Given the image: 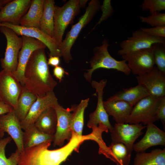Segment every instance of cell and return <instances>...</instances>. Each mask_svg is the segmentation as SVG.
I'll return each mask as SVG.
<instances>
[{"label": "cell", "mask_w": 165, "mask_h": 165, "mask_svg": "<svg viewBox=\"0 0 165 165\" xmlns=\"http://www.w3.org/2000/svg\"><path fill=\"white\" fill-rule=\"evenodd\" d=\"M100 2L98 0H92L89 3L84 14L79 21L73 25L67 32L64 39L59 45L61 57L65 62L68 63L72 59L71 50L72 47L82 28L92 19L100 9Z\"/></svg>", "instance_id": "cell-5"}, {"label": "cell", "mask_w": 165, "mask_h": 165, "mask_svg": "<svg viewBox=\"0 0 165 165\" xmlns=\"http://www.w3.org/2000/svg\"><path fill=\"white\" fill-rule=\"evenodd\" d=\"M105 109L108 116H112L117 123H126L133 107L121 100L108 99L104 101Z\"/></svg>", "instance_id": "cell-20"}, {"label": "cell", "mask_w": 165, "mask_h": 165, "mask_svg": "<svg viewBox=\"0 0 165 165\" xmlns=\"http://www.w3.org/2000/svg\"><path fill=\"white\" fill-rule=\"evenodd\" d=\"M156 118L157 120H160L165 127V96L160 98L156 111Z\"/></svg>", "instance_id": "cell-35"}, {"label": "cell", "mask_w": 165, "mask_h": 165, "mask_svg": "<svg viewBox=\"0 0 165 165\" xmlns=\"http://www.w3.org/2000/svg\"><path fill=\"white\" fill-rule=\"evenodd\" d=\"M109 45L108 41L104 39L101 45L94 49L93 56L89 62L90 68L87 70L83 74L87 81L91 82L93 73L99 68L114 69L126 75H129L131 73L126 61L117 60L110 55L108 50Z\"/></svg>", "instance_id": "cell-3"}, {"label": "cell", "mask_w": 165, "mask_h": 165, "mask_svg": "<svg viewBox=\"0 0 165 165\" xmlns=\"http://www.w3.org/2000/svg\"><path fill=\"white\" fill-rule=\"evenodd\" d=\"M147 130L142 138L134 144L133 150L137 153L145 152L148 148L154 146L165 145V132L153 123L146 125Z\"/></svg>", "instance_id": "cell-19"}, {"label": "cell", "mask_w": 165, "mask_h": 165, "mask_svg": "<svg viewBox=\"0 0 165 165\" xmlns=\"http://www.w3.org/2000/svg\"><path fill=\"white\" fill-rule=\"evenodd\" d=\"M158 43H165V38L151 36L140 28L133 31L131 36L119 44L120 49L118 51L120 56L152 47Z\"/></svg>", "instance_id": "cell-8"}, {"label": "cell", "mask_w": 165, "mask_h": 165, "mask_svg": "<svg viewBox=\"0 0 165 165\" xmlns=\"http://www.w3.org/2000/svg\"><path fill=\"white\" fill-rule=\"evenodd\" d=\"M58 104L57 98L53 91L44 96L37 97L25 119L20 123L22 129L24 130L29 126L34 124L44 111L49 107H53Z\"/></svg>", "instance_id": "cell-17"}, {"label": "cell", "mask_w": 165, "mask_h": 165, "mask_svg": "<svg viewBox=\"0 0 165 165\" xmlns=\"http://www.w3.org/2000/svg\"><path fill=\"white\" fill-rule=\"evenodd\" d=\"M4 26L13 30L18 35L24 36L37 39L43 43L50 51V56L61 57L59 46L53 38L34 27L15 25L7 22L0 23V27Z\"/></svg>", "instance_id": "cell-12"}, {"label": "cell", "mask_w": 165, "mask_h": 165, "mask_svg": "<svg viewBox=\"0 0 165 165\" xmlns=\"http://www.w3.org/2000/svg\"><path fill=\"white\" fill-rule=\"evenodd\" d=\"M60 62V57L57 56H50V57L47 61V63L49 65L54 67L59 66Z\"/></svg>", "instance_id": "cell-38"}, {"label": "cell", "mask_w": 165, "mask_h": 165, "mask_svg": "<svg viewBox=\"0 0 165 165\" xmlns=\"http://www.w3.org/2000/svg\"><path fill=\"white\" fill-rule=\"evenodd\" d=\"M24 131L23 144L24 148L39 145L49 141H53L54 134L44 133L38 129L34 124L28 127Z\"/></svg>", "instance_id": "cell-23"}, {"label": "cell", "mask_w": 165, "mask_h": 165, "mask_svg": "<svg viewBox=\"0 0 165 165\" xmlns=\"http://www.w3.org/2000/svg\"><path fill=\"white\" fill-rule=\"evenodd\" d=\"M153 57L156 67L165 75V43H158L154 45Z\"/></svg>", "instance_id": "cell-31"}, {"label": "cell", "mask_w": 165, "mask_h": 165, "mask_svg": "<svg viewBox=\"0 0 165 165\" xmlns=\"http://www.w3.org/2000/svg\"><path fill=\"white\" fill-rule=\"evenodd\" d=\"M133 165H165V149L156 148L150 152H137Z\"/></svg>", "instance_id": "cell-27"}, {"label": "cell", "mask_w": 165, "mask_h": 165, "mask_svg": "<svg viewBox=\"0 0 165 165\" xmlns=\"http://www.w3.org/2000/svg\"><path fill=\"white\" fill-rule=\"evenodd\" d=\"M149 95L147 90L138 84L133 87L123 89L108 99L122 101L133 107L141 100Z\"/></svg>", "instance_id": "cell-21"}, {"label": "cell", "mask_w": 165, "mask_h": 165, "mask_svg": "<svg viewBox=\"0 0 165 165\" xmlns=\"http://www.w3.org/2000/svg\"><path fill=\"white\" fill-rule=\"evenodd\" d=\"M22 86L13 74L4 70L0 72V101L15 109Z\"/></svg>", "instance_id": "cell-11"}, {"label": "cell", "mask_w": 165, "mask_h": 165, "mask_svg": "<svg viewBox=\"0 0 165 165\" xmlns=\"http://www.w3.org/2000/svg\"><path fill=\"white\" fill-rule=\"evenodd\" d=\"M55 2L53 0H44L43 9L41 18L39 29L53 38L54 30V12Z\"/></svg>", "instance_id": "cell-26"}, {"label": "cell", "mask_w": 165, "mask_h": 165, "mask_svg": "<svg viewBox=\"0 0 165 165\" xmlns=\"http://www.w3.org/2000/svg\"><path fill=\"white\" fill-rule=\"evenodd\" d=\"M57 116V125L53 140L54 146H61L65 140L69 141L72 137V107L64 108L59 104L54 107Z\"/></svg>", "instance_id": "cell-13"}, {"label": "cell", "mask_w": 165, "mask_h": 165, "mask_svg": "<svg viewBox=\"0 0 165 165\" xmlns=\"http://www.w3.org/2000/svg\"><path fill=\"white\" fill-rule=\"evenodd\" d=\"M57 116L53 107L45 109L35 122L34 126L41 132L49 134H54L57 125Z\"/></svg>", "instance_id": "cell-22"}, {"label": "cell", "mask_w": 165, "mask_h": 165, "mask_svg": "<svg viewBox=\"0 0 165 165\" xmlns=\"http://www.w3.org/2000/svg\"><path fill=\"white\" fill-rule=\"evenodd\" d=\"M138 84L144 87L149 95L160 98L165 96V75L155 66L150 71L137 75Z\"/></svg>", "instance_id": "cell-14"}, {"label": "cell", "mask_w": 165, "mask_h": 165, "mask_svg": "<svg viewBox=\"0 0 165 165\" xmlns=\"http://www.w3.org/2000/svg\"><path fill=\"white\" fill-rule=\"evenodd\" d=\"M141 21L147 24L152 27L165 26V13L157 12L152 13L148 16H140Z\"/></svg>", "instance_id": "cell-32"}, {"label": "cell", "mask_w": 165, "mask_h": 165, "mask_svg": "<svg viewBox=\"0 0 165 165\" xmlns=\"http://www.w3.org/2000/svg\"><path fill=\"white\" fill-rule=\"evenodd\" d=\"M141 7L144 11L148 10L150 14L165 10V0H144Z\"/></svg>", "instance_id": "cell-33"}, {"label": "cell", "mask_w": 165, "mask_h": 165, "mask_svg": "<svg viewBox=\"0 0 165 165\" xmlns=\"http://www.w3.org/2000/svg\"><path fill=\"white\" fill-rule=\"evenodd\" d=\"M37 97L23 86L18 98L16 106L13 109L20 123L25 119L31 108L36 101Z\"/></svg>", "instance_id": "cell-25"}, {"label": "cell", "mask_w": 165, "mask_h": 165, "mask_svg": "<svg viewBox=\"0 0 165 165\" xmlns=\"http://www.w3.org/2000/svg\"><path fill=\"white\" fill-rule=\"evenodd\" d=\"M0 126L4 132H7L13 140L20 152L24 150L22 131L20 122L16 117L13 109L10 112L0 116Z\"/></svg>", "instance_id": "cell-18"}, {"label": "cell", "mask_w": 165, "mask_h": 165, "mask_svg": "<svg viewBox=\"0 0 165 165\" xmlns=\"http://www.w3.org/2000/svg\"><path fill=\"white\" fill-rule=\"evenodd\" d=\"M13 109L11 106L0 101V116L7 114Z\"/></svg>", "instance_id": "cell-37"}, {"label": "cell", "mask_w": 165, "mask_h": 165, "mask_svg": "<svg viewBox=\"0 0 165 165\" xmlns=\"http://www.w3.org/2000/svg\"><path fill=\"white\" fill-rule=\"evenodd\" d=\"M87 0H69L63 6H55L53 38L59 45L62 42L64 31L79 13L80 8L84 6Z\"/></svg>", "instance_id": "cell-4"}, {"label": "cell", "mask_w": 165, "mask_h": 165, "mask_svg": "<svg viewBox=\"0 0 165 165\" xmlns=\"http://www.w3.org/2000/svg\"><path fill=\"white\" fill-rule=\"evenodd\" d=\"M21 37L23 44L18 54L17 67L16 72L13 74L23 86L24 71L31 54L35 50L39 49H45L46 47L42 42L34 38L24 36Z\"/></svg>", "instance_id": "cell-15"}, {"label": "cell", "mask_w": 165, "mask_h": 165, "mask_svg": "<svg viewBox=\"0 0 165 165\" xmlns=\"http://www.w3.org/2000/svg\"><path fill=\"white\" fill-rule=\"evenodd\" d=\"M44 1L32 0L28 11L20 20V25L39 29V22L43 9Z\"/></svg>", "instance_id": "cell-24"}, {"label": "cell", "mask_w": 165, "mask_h": 165, "mask_svg": "<svg viewBox=\"0 0 165 165\" xmlns=\"http://www.w3.org/2000/svg\"><path fill=\"white\" fill-rule=\"evenodd\" d=\"M89 101V98L82 100L77 106L72 107L73 112L71 119L72 132L74 133L79 137L82 136L84 113Z\"/></svg>", "instance_id": "cell-29"}, {"label": "cell", "mask_w": 165, "mask_h": 165, "mask_svg": "<svg viewBox=\"0 0 165 165\" xmlns=\"http://www.w3.org/2000/svg\"><path fill=\"white\" fill-rule=\"evenodd\" d=\"M11 1V0H0V10L3 6Z\"/></svg>", "instance_id": "cell-39"}, {"label": "cell", "mask_w": 165, "mask_h": 165, "mask_svg": "<svg viewBox=\"0 0 165 165\" xmlns=\"http://www.w3.org/2000/svg\"><path fill=\"white\" fill-rule=\"evenodd\" d=\"M65 74L68 75V73L65 71L63 68L60 66L55 67L53 69V75L59 80L60 82L62 81Z\"/></svg>", "instance_id": "cell-36"}, {"label": "cell", "mask_w": 165, "mask_h": 165, "mask_svg": "<svg viewBox=\"0 0 165 165\" xmlns=\"http://www.w3.org/2000/svg\"><path fill=\"white\" fill-rule=\"evenodd\" d=\"M0 31L5 36L7 42L4 57L0 60L1 66L3 70L13 74L17 68L18 54L23 44L22 38L7 27H0Z\"/></svg>", "instance_id": "cell-6"}, {"label": "cell", "mask_w": 165, "mask_h": 165, "mask_svg": "<svg viewBox=\"0 0 165 165\" xmlns=\"http://www.w3.org/2000/svg\"><path fill=\"white\" fill-rule=\"evenodd\" d=\"M4 132L0 126V139L2 138L4 136Z\"/></svg>", "instance_id": "cell-40"}, {"label": "cell", "mask_w": 165, "mask_h": 165, "mask_svg": "<svg viewBox=\"0 0 165 165\" xmlns=\"http://www.w3.org/2000/svg\"><path fill=\"white\" fill-rule=\"evenodd\" d=\"M154 45L152 47L133 52L121 56L126 62L133 74L142 75L152 70L154 67Z\"/></svg>", "instance_id": "cell-9"}, {"label": "cell", "mask_w": 165, "mask_h": 165, "mask_svg": "<svg viewBox=\"0 0 165 165\" xmlns=\"http://www.w3.org/2000/svg\"><path fill=\"white\" fill-rule=\"evenodd\" d=\"M108 158L117 165H129L131 152L123 144L112 142L108 147Z\"/></svg>", "instance_id": "cell-28"}, {"label": "cell", "mask_w": 165, "mask_h": 165, "mask_svg": "<svg viewBox=\"0 0 165 165\" xmlns=\"http://www.w3.org/2000/svg\"><path fill=\"white\" fill-rule=\"evenodd\" d=\"M45 49L33 52L24 72V86L37 97L53 91L57 85L50 73Z\"/></svg>", "instance_id": "cell-2"}, {"label": "cell", "mask_w": 165, "mask_h": 165, "mask_svg": "<svg viewBox=\"0 0 165 165\" xmlns=\"http://www.w3.org/2000/svg\"><path fill=\"white\" fill-rule=\"evenodd\" d=\"M86 140L85 136L79 137L72 132L69 142L60 148L48 149L52 141H49L24 149L19 153L17 165H60Z\"/></svg>", "instance_id": "cell-1"}, {"label": "cell", "mask_w": 165, "mask_h": 165, "mask_svg": "<svg viewBox=\"0 0 165 165\" xmlns=\"http://www.w3.org/2000/svg\"><path fill=\"white\" fill-rule=\"evenodd\" d=\"M140 29L149 35L156 37L165 38V26Z\"/></svg>", "instance_id": "cell-34"}, {"label": "cell", "mask_w": 165, "mask_h": 165, "mask_svg": "<svg viewBox=\"0 0 165 165\" xmlns=\"http://www.w3.org/2000/svg\"><path fill=\"white\" fill-rule=\"evenodd\" d=\"M32 0H13L3 6L0 10V23L20 25L21 18L29 8Z\"/></svg>", "instance_id": "cell-16"}, {"label": "cell", "mask_w": 165, "mask_h": 165, "mask_svg": "<svg viewBox=\"0 0 165 165\" xmlns=\"http://www.w3.org/2000/svg\"><path fill=\"white\" fill-rule=\"evenodd\" d=\"M160 98L149 95L141 100L133 107L125 123L147 125L156 121V111Z\"/></svg>", "instance_id": "cell-7"}, {"label": "cell", "mask_w": 165, "mask_h": 165, "mask_svg": "<svg viewBox=\"0 0 165 165\" xmlns=\"http://www.w3.org/2000/svg\"><path fill=\"white\" fill-rule=\"evenodd\" d=\"M11 139L10 137H8L0 139V165H17L20 153L17 149L8 158L5 156V148Z\"/></svg>", "instance_id": "cell-30"}, {"label": "cell", "mask_w": 165, "mask_h": 165, "mask_svg": "<svg viewBox=\"0 0 165 165\" xmlns=\"http://www.w3.org/2000/svg\"><path fill=\"white\" fill-rule=\"evenodd\" d=\"M145 127L141 123H116L110 132L112 142L122 143L132 152L135 141L143 134L142 130Z\"/></svg>", "instance_id": "cell-10"}]
</instances>
